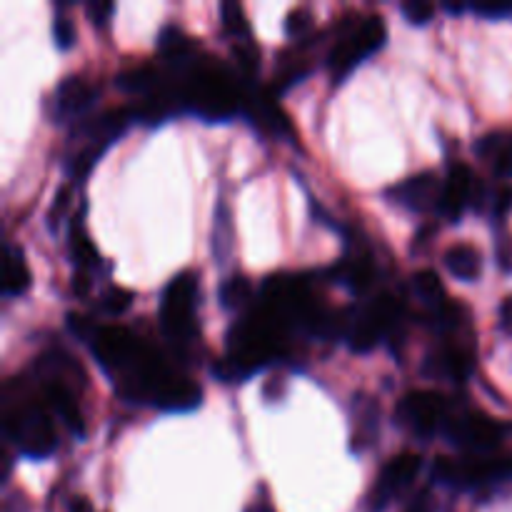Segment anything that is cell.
Listing matches in <instances>:
<instances>
[{
	"label": "cell",
	"mask_w": 512,
	"mask_h": 512,
	"mask_svg": "<svg viewBox=\"0 0 512 512\" xmlns=\"http://www.w3.org/2000/svg\"><path fill=\"white\" fill-rule=\"evenodd\" d=\"M283 333L275 320L260 308L245 318L235 320L228 330V358L213 365V375L223 383H238L250 378L260 368L273 363L283 348Z\"/></svg>",
	"instance_id": "1"
},
{
	"label": "cell",
	"mask_w": 512,
	"mask_h": 512,
	"mask_svg": "<svg viewBox=\"0 0 512 512\" xmlns=\"http://www.w3.org/2000/svg\"><path fill=\"white\" fill-rule=\"evenodd\" d=\"M178 88L183 108L208 123H228L243 113V88L230 70L218 65H193Z\"/></svg>",
	"instance_id": "2"
},
{
	"label": "cell",
	"mask_w": 512,
	"mask_h": 512,
	"mask_svg": "<svg viewBox=\"0 0 512 512\" xmlns=\"http://www.w3.org/2000/svg\"><path fill=\"white\" fill-rule=\"evenodd\" d=\"M198 300V278L190 270L173 275L165 283L163 293H160V330L178 348H185L188 343H193V338L198 335V323H195Z\"/></svg>",
	"instance_id": "3"
},
{
	"label": "cell",
	"mask_w": 512,
	"mask_h": 512,
	"mask_svg": "<svg viewBox=\"0 0 512 512\" xmlns=\"http://www.w3.org/2000/svg\"><path fill=\"white\" fill-rule=\"evenodd\" d=\"M5 438L18 448L20 455L33 460L48 458L58 448V433L48 410L33 400L10 405L5 413Z\"/></svg>",
	"instance_id": "4"
},
{
	"label": "cell",
	"mask_w": 512,
	"mask_h": 512,
	"mask_svg": "<svg viewBox=\"0 0 512 512\" xmlns=\"http://www.w3.org/2000/svg\"><path fill=\"white\" fill-rule=\"evenodd\" d=\"M388 38V25L380 15L360 20L345 38H340L328 53V70L333 75V83H343L358 65L373 53H378Z\"/></svg>",
	"instance_id": "5"
},
{
	"label": "cell",
	"mask_w": 512,
	"mask_h": 512,
	"mask_svg": "<svg viewBox=\"0 0 512 512\" xmlns=\"http://www.w3.org/2000/svg\"><path fill=\"white\" fill-rule=\"evenodd\" d=\"M508 430V425L480 413V410H463V413H453L450 410L448 420L443 425V433L450 445L475 455L498 450L503 445Z\"/></svg>",
	"instance_id": "6"
},
{
	"label": "cell",
	"mask_w": 512,
	"mask_h": 512,
	"mask_svg": "<svg viewBox=\"0 0 512 512\" xmlns=\"http://www.w3.org/2000/svg\"><path fill=\"white\" fill-rule=\"evenodd\" d=\"M400 320H403V305L393 295H378L368 308L355 313L345 343L353 353H370L400 328Z\"/></svg>",
	"instance_id": "7"
},
{
	"label": "cell",
	"mask_w": 512,
	"mask_h": 512,
	"mask_svg": "<svg viewBox=\"0 0 512 512\" xmlns=\"http://www.w3.org/2000/svg\"><path fill=\"white\" fill-rule=\"evenodd\" d=\"M512 478V460L483 458H438L433 465V480L455 490H480Z\"/></svg>",
	"instance_id": "8"
},
{
	"label": "cell",
	"mask_w": 512,
	"mask_h": 512,
	"mask_svg": "<svg viewBox=\"0 0 512 512\" xmlns=\"http://www.w3.org/2000/svg\"><path fill=\"white\" fill-rule=\"evenodd\" d=\"M88 345L93 358L113 378V383L123 378L148 350V345L138 335L120 325H100Z\"/></svg>",
	"instance_id": "9"
},
{
	"label": "cell",
	"mask_w": 512,
	"mask_h": 512,
	"mask_svg": "<svg viewBox=\"0 0 512 512\" xmlns=\"http://www.w3.org/2000/svg\"><path fill=\"white\" fill-rule=\"evenodd\" d=\"M448 415V400L440 393H435V390H413L395 408L398 425L408 428L418 438H433L438 430H443Z\"/></svg>",
	"instance_id": "10"
},
{
	"label": "cell",
	"mask_w": 512,
	"mask_h": 512,
	"mask_svg": "<svg viewBox=\"0 0 512 512\" xmlns=\"http://www.w3.org/2000/svg\"><path fill=\"white\" fill-rule=\"evenodd\" d=\"M420 473V458L415 453H400L385 463L368 495V512H383L398 495L413 485Z\"/></svg>",
	"instance_id": "11"
},
{
	"label": "cell",
	"mask_w": 512,
	"mask_h": 512,
	"mask_svg": "<svg viewBox=\"0 0 512 512\" xmlns=\"http://www.w3.org/2000/svg\"><path fill=\"white\" fill-rule=\"evenodd\" d=\"M478 180L475 173L465 163L450 165L448 175L443 180V195H440L438 213L450 223H458L465 210L478 205Z\"/></svg>",
	"instance_id": "12"
},
{
	"label": "cell",
	"mask_w": 512,
	"mask_h": 512,
	"mask_svg": "<svg viewBox=\"0 0 512 512\" xmlns=\"http://www.w3.org/2000/svg\"><path fill=\"white\" fill-rule=\"evenodd\" d=\"M388 195L395 203L403 205V208L413 210V213H433V210L438 213L443 180L433 170H425V173L410 175L408 180L395 185L393 190H388Z\"/></svg>",
	"instance_id": "13"
},
{
	"label": "cell",
	"mask_w": 512,
	"mask_h": 512,
	"mask_svg": "<svg viewBox=\"0 0 512 512\" xmlns=\"http://www.w3.org/2000/svg\"><path fill=\"white\" fill-rule=\"evenodd\" d=\"M273 98V93H263V90H243V115L263 133L275 135V138H293V125L288 123V115Z\"/></svg>",
	"instance_id": "14"
},
{
	"label": "cell",
	"mask_w": 512,
	"mask_h": 512,
	"mask_svg": "<svg viewBox=\"0 0 512 512\" xmlns=\"http://www.w3.org/2000/svg\"><path fill=\"white\" fill-rule=\"evenodd\" d=\"M200 403H203V388L195 380L173 373V370L160 378L153 400H150V405L165 410V413H188V410L200 408Z\"/></svg>",
	"instance_id": "15"
},
{
	"label": "cell",
	"mask_w": 512,
	"mask_h": 512,
	"mask_svg": "<svg viewBox=\"0 0 512 512\" xmlns=\"http://www.w3.org/2000/svg\"><path fill=\"white\" fill-rule=\"evenodd\" d=\"M95 100H98V88L78 75H70V78L60 80L53 93V118L58 123L83 118L93 108Z\"/></svg>",
	"instance_id": "16"
},
{
	"label": "cell",
	"mask_w": 512,
	"mask_h": 512,
	"mask_svg": "<svg viewBox=\"0 0 512 512\" xmlns=\"http://www.w3.org/2000/svg\"><path fill=\"white\" fill-rule=\"evenodd\" d=\"M180 108H183V100H180L178 83L173 85L163 80V85L155 88L150 95H143V98L130 108V113H133L135 123H143V125H150V128H155V125L173 118Z\"/></svg>",
	"instance_id": "17"
},
{
	"label": "cell",
	"mask_w": 512,
	"mask_h": 512,
	"mask_svg": "<svg viewBox=\"0 0 512 512\" xmlns=\"http://www.w3.org/2000/svg\"><path fill=\"white\" fill-rule=\"evenodd\" d=\"M135 123L130 108H110L105 110L103 115H95L93 120L80 128V135H83L85 145H95L100 150H108L130 125Z\"/></svg>",
	"instance_id": "18"
},
{
	"label": "cell",
	"mask_w": 512,
	"mask_h": 512,
	"mask_svg": "<svg viewBox=\"0 0 512 512\" xmlns=\"http://www.w3.org/2000/svg\"><path fill=\"white\" fill-rule=\"evenodd\" d=\"M43 390H45V403H48V408L63 420V425L70 430V433L83 438L85 435L83 413H80V405L78 400H75L70 385L60 378H48L45 380Z\"/></svg>",
	"instance_id": "19"
},
{
	"label": "cell",
	"mask_w": 512,
	"mask_h": 512,
	"mask_svg": "<svg viewBox=\"0 0 512 512\" xmlns=\"http://www.w3.org/2000/svg\"><path fill=\"white\" fill-rule=\"evenodd\" d=\"M473 373V358L460 348H443L428 355L423 365L425 378L450 380V383H465Z\"/></svg>",
	"instance_id": "20"
},
{
	"label": "cell",
	"mask_w": 512,
	"mask_h": 512,
	"mask_svg": "<svg viewBox=\"0 0 512 512\" xmlns=\"http://www.w3.org/2000/svg\"><path fill=\"white\" fill-rule=\"evenodd\" d=\"M445 268L453 278L473 283L483 273V258H480L478 248H473L470 243H455L445 250Z\"/></svg>",
	"instance_id": "21"
},
{
	"label": "cell",
	"mask_w": 512,
	"mask_h": 512,
	"mask_svg": "<svg viewBox=\"0 0 512 512\" xmlns=\"http://www.w3.org/2000/svg\"><path fill=\"white\" fill-rule=\"evenodd\" d=\"M198 45L195 40L190 38L185 30H180L178 25L168 23L160 28L158 33V53L168 60L170 65H180V63H190V58L195 55Z\"/></svg>",
	"instance_id": "22"
},
{
	"label": "cell",
	"mask_w": 512,
	"mask_h": 512,
	"mask_svg": "<svg viewBox=\"0 0 512 512\" xmlns=\"http://www.w3.org/2000/svg\"><path fill=\"white\" fill-rule=\"evenodd\" d=\"M30 288V268L25 263V255L18 245L5 248L3 263V298H18Z\"/></svg>",
	"instance_id": "23"
},
{
	"label": "cell",
	"mask_w": 512,
	"mask_h": 512,
	"mask_svg": "<svg viewBox=\"0 0 512 512\" xmlns=\"http://www.w3.org/2000/svg\"><path fill=\"white\" fill-rule=\"evenodd\" d=\"M115 85H118L123 93L143 98V95H150L155 88H160V85H163V78H160L155 65L143 63V65H133V68H125L123 73L115 75Z\"/></svg>",
	"instance_id": "24"
},
{
	"label": "cell",
	"mask_w": 512,
	"mask_h": 512,
	"mask_svg": "<svg viewBox=\"0 0 512 512\" xmlns=\"http://www.w3.org/2000/svg\"><path fill=\"white\" fill-rule=\"evenodd\" d=\"M68 250H70V260L75 263V268H80V273H85V270H95L100 265L98 250H95V245L90 243L80 215H75L73 223H70Z\"/></svg>",
	"instance_id": "25"
},
{
	"label": "cell",
	"mask_w": 512,
	"mask_h": 512,
	"mask_svg": "<svg viewBox=\"0 0 512 512\" xmlns=\"http://www.w3.org/2000/svg\"><path fill=\"white\" fill-rule=\"evenodd\" d=\"M338 275L353 293H365L373 285L375 270L368 255H355V258H345L338 265Z\"/></svg>",
	"instance_id": "26"
},
{
	"label": "cell",
	"mask_w": 512,
	"mask_h": 512,
	"mask_svg": "<svg viewBox=\"0 0 512 512\" xmlns=\"http://www.w3.org/2000/svg\"><path fill=\"white\" fill-rule=\"evenodd\" d=\"M250 295H253V288H250V280L245 275H230L228 280H223L218 290L220 305L225 310H240L248 305Z\"/></svg>",
	"instance_id": "27"
},
{
	"label": "cell",
	"mask_w": 512,
	"mask_h": 512,
	"mask_svg": "<svg viewBox=\"0 0 512 512\" xmlns=\"http://www.w3.org/2000/svg\"><path fill=\"white\" fill-rule=\"evenodd\" d=\"M220 25H223L225 35H230V38H250V25L248 18H245V10L243 5L235 3V0H225V3L220 5Z\"/></svg>",
	"instance_id": "28"
},
{
	"label": "cell",
	"mask_w": 512,
	"mask_h": 512,
	"mask_svg": "<svg viewBox=\"0 0 512 512\" xmlns=\"http://www.w3.org/2000/svg\"><path fill=\"white\" fill-rule=\"evenodd\" d=\"M413 288L415 293L420 295V298L425 300V303L430 305H443V295H445V288H443V280H440V275L435 273V270H420V273L413 275Z\"/></svg>",
	"instance_id": "29"
},
{
	"label": "cell",
	"mask_w": 512,
	"mask_h": 512,
	"mask_svg": "<svg viewBox=\"0 0 512 512\" xmlns=\"http://www.w3.org/2000/svg\"><path fill=\"white\" fill-rule=\"evenodd\" d=\"M233 58H235V63H238L240 78L253 80L255 73H258V68H260V48H258V45H255L250 38L235 40Z\"/></svg>",
	"instance_id": "30"
},
{
	"label": "cell",
	"mask_w": 512,
	"mask_h": 512,
	"mask_svg": "<svg viewBox=\"0 0 512 512\" xmlns=\"http://www.w3.org/2000/svg\"><path fill=\"white\" fill-rule=\"evenodd\" d=\"M233 235H230V215L225 205H218V215H215V233H213V250L218 263H223L230 253V245H233Z\"/></svg>",
	"instance_id": "31"
},
{
	"label": "cell",
	"mask_w": 512,
	"mask_h": 512,
	"mask_svg": "<svg viewBox=\"0 0 512 512\" xmlns=\"http://www.w3.org/2000/svg\"><path fill=\"white\" fill-rule=\"evenodd\" d=\"M130 305H133V293H130V290H125V288H118V285H110V288L105 290L103 295H100L98 308H100V313L113 315V318H115V315L125 313Z\"/></svg>",
	"instance_id": "32"
},
{
	"label": "cell",
	"mask_w": 512,
	"mask_h": 512,
	"mask_svg": "<svg viewBox=\"0 0 512 512\" xmlns=\"http://www.w3.org/2000/svg\"><path fill=\"white\" fill-rule=\"evenodd\" d=\"M400 13L408 20L410 25L420 28V25H428L435 15V5L425 3V0H408V3L400 5Z\"/></svg>",
	"instance_id": "33"
},
{
	"label": "cell",
	"mask_w": 512,
	"mask_h": 512,
	"mask_svg": "<svg viewBox=\"0 0 512 512\" xmlns=\"http://www.w3.org/2000/svg\"><path fill=\"white\" fill-rule=\"evenodd\" d=\"M53 40L58 50H70L75 45V25L68 15H58L53 20Z\"/></svg>",
	"instance_id": "34"
},
{
	"label": "cell",
	"mask_w": 512,
	"mask_h": 512,
	"mask_svg": "<svg viewBox=\"0 0 512 512\" xmlns=\"http://www.w3.org/2000/svg\"><path fill=\"white\" fill-rule=\"evenodd\" d=\"M310 25H313V15H310L308 10H290L288 18H285V33H288L290 38H303L310 30Z\"/></svg>",
	"instance_id": "35"
},
{
	"label": "cell",
	"mask_w": 512,
	"mask_h": 512,
	"mask_svg": "<svg viewBox=\"0 0 512 512\" xmlns=\"http://www.w3.org/2000/svg\"><path fill=\"white\" fill-rule=\"evenodd\" d=\"M470 13L480 15V18L485 20L512 18V0L510 3H475L470 5Z\"/></svg>",
	"instance_id": "36"
},
{
	"label": "cell",
	"mask_w": 512,
	"mask_h": 512,
	"mask_svg": "<svg viewBox=\"0 0 512 512\" xmlns=\"http://www.w3.org/2000/svg\"><path fill=\"white\" fill-rule=\"evenodd\" d=\"M68 328H70V333L75 335V338L83 340V343H90V338H93V335H95L98 325L90 323V320L83 318V315L68 313Z\"/></svg>",
	"instance_id": "37"
},
{
	"label": "cell",
	"mask_w": 512,
	"mask_h": 512,
	"mask_svg": "<svg viewBox=\"0 0 512 512\" xmlns=\"http://www.w3.org/2000/svg\"><path fill=\"white\" fill-rule=\"evenodd\" d=\"M495 173L503 175V178H512V135H508L503 143V148L498 150V155L493 158Z\"/></svg>",
	"instance_id": "38"
},
{
	"label": "cell",
	"mask_w": 512,
	"mask_h": 512,
	"mask_svg": "<svg viewBox=\"0 0 512 512\" xmlns=\"http://www.w3.org/2000/svg\"><path fill=\"white\" fill-rule=\"evenodd\" d=\"M113 10H115V5L108 3V0H95V3H88L85 13H88V18L93 20V25L105 28L110 20V15H113Z\"/></svg>",
	"instance_id": "39"
},
{
	"label": "cell",
	"mask_w": 512,
	"mask_h": 512,
	"mask_svg": "<svg viewBox=\"0 0 512 512\" xmlns=\"http://www.w3.org/2000/svg\"><path fill=\"white\" fill-rule=\"evenodd\" d=\"M68 200H70V188H60L58 193H55L53 208H50V213H48V223L53 230H55V225H58V218L63 215V210L68 208Z\"/></svg>",
	"instance_id": "40"
},
{
	"label": "cell",
	"mask_w": 512,
	"mask_h": 512,
	"mask_svg": "<svg viewBox=\"0 0 512 512\" xmlns=\"http://www.w3.org/2000/svg\"><path fill=\"white\" fill-rule=\"evenodd\" d=\"M512 208V185L510 188H503L498 195H495V203H493V215L495 218H505Z\"/></svg>",
	"instance_id": "41"
},
{
	"label": "cell",
	"mask_w": 512,
	"mask_h": 512,
	"mask_svg": "<svg viewBox=\"0 0 512 512\" xmlns=\"http://www.w3.org/2000/svg\"><path fill=\"white\" fill-rule=\"evenodd\" d=\"M405 512H433V498H430V493H420Z\"/></svg>",
	"instance_id": "42"
},
{
	"label": "cell",
	"mask_w": 512,
	"mask_h": 512,
	"mask_svg": "<svg viewBox=\"0 0 512 512\" xmlns=\"http://www.w3.org/2000/svg\"><path fill=\"white\" fill-rule=\"evenodd\" d=\"M500 325H503L508 333H512V298L505 300L503 310H500Z\"/></svg>",
	"instance_id": "43"
},
{
	"label": "cell",
	"mask_w": 512,
	"mask_h": 512,
	"mask_svg": "<svg viewBox=\"0 0 512 512\" xmlns=\"http://www.w3.org/2000/svg\"><path fill=\"white\" fill-rule=\"evenodd\" d=\"M68 512H95L88 498H73L68 505Z\"/></svg>",
	"instance_id": "44"
},
{
	"label": "cell",
	"mask_w": 512,
	"mask_h": 512,
	"mask_svg": "<svg viewBox=\"0 0 512 512\" xmlns=\"http://www.w3.org/2000/svg\"><path fill=\"white\" fill-rule=\"evenodd\" d=\"M443 10H448V13H453V15H460V13H465V10H470V5H455V3H443Z\"/></svg>",
	"instance_id": "45"
},
{
	"label": "cell",
	"mask_w": 512,
	"mask_h": 512,
	"mask_svg": "<svg viewBox=\"0 0 512 512\" xmlns=\"http://www.w3.org/2000/svg\"><path fill=\"white\" fill-rule=\"evenodd\" d=\"M245 512H273V508H270L268 503H263V500H258V503L248 505V508H245Z\"/></svg>",
	"instance_id": "46"
}]
</instances>
